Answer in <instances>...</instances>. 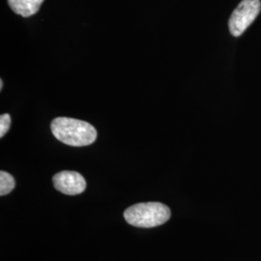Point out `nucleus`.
<instances>
[{
    "instance_id": "0eeeda50",
    "label": "nucleus",
    "mask_w": 261,
    "mask_h": 261,
    "mask_svg": "<svg viewBox=\"0 0 261 261\" xmlns=\"http://www.w3.org/2000/svg\"><path fill=\"white\" fill-rule=\"evenodd\" d=\"M11 126V116L8 113L1 114L0 116V138H3L9 130Z\"/></svg>"
},
{
    "instance_id": "7ed1b4c3",
    "label": "nucleus",
    "mask_w": 261,
    "mask_h": 261,
    "mask_svg": "<svg viewBox=\"0 0 261 261\" xmlns=\"http://www.w3.org/2000/svg\"><path fill=\"white\" fill-rule=\"evenodd\" d=\"M261 10L260 0H243L234 10L229 21V31L234 37H239L247 30Z\"/></svg>"
},
{
    "instance_id": "f03ea898",
    "label": "nucleus",
    "mask_w": 261,
    "mask_h": 261,
    "mask_svg": "<svg viewBox=\"0 0 261 261\" xmlns=\"http://www.w3.org/2000/svg\"><path fill=\"white\" fill-rule=\"evenodd\" d=\"M170 215V209L163 203L145 202L127 208L124 212V218L130 225L150 228L167 223Z\"/></svg>"
},
{
    "instance_id": "39448f33",
    "label": "nucleus",
    "mask_w": 261,
    "mask_h": 261,
    "mask_svg": "<svg viewBox=\"0 0 261 261\" xmlns=\"http://www.w3.org/2000/svg\"><path fill=\"white\" fill-rule=\"evenodd\" d=\"M43 2L44 0H8L12 11L24 18L35 15Z\"/></svg>"
},
{
    "instance_id": "6e6552de",
    "label": "nucleus",
    "mask_w": 261,
    "mask_h": 261,
    "mask_svg": "<svg viewBox=\"0 0 261 261\" xmlns=\"http://www.w3.org/2000/svg\"><path fill=\"white\" fill-rule=\"evenodd\" d=\"M2 88H3V81L0 80V90H2Z\"/></svg>"
},
{
    "instance_id": "423d86ee",
    "label": "nucleus",
    "mask_w": 261,
    "mask_h": 261,
    "mask_svg": "<svg viewBox=\"0 0 261 261\" xmlns=\"http://www.w3.org/2000/svg\"><path fill=\"white\" fill-rule=\"evenodd\" d=\"M15 179L6 171L0 172V195L6 196L15 188Z\"/></svg>"
},
{
    "instance_id": "20e7f679",
    "label": "nucleus",
    "mask_w": 261,
    "mask_h": 261,
    "mask_svg": "<svg viewBox=\"0 0 261 261\" xmlns=\"http://www.w3.org/2000/svg\"><path fill=\"white\" fill-rule=\"evenodd\" d=\"M55 188L58 192L68 196H75L84 193L86 188L85 179L76 171L64 170L56 173L53 178Z\"/></svg>"
},
{
    "instance_id": "f257e3e1",
    "label": "nucleus",
    "mask_w": 261,
    "mask_h": 261,
    "mask_svg": "<svg viewBox=\"0 0 261 261\" xmlns=\"http://www.w3.org/2000/svg\"><path fill=\"white\" fill-rule=\"evenodd\" d=\"M50 129L57 140L70 146H87L97 139V130L91 124L74 118L57 117Z\"/></svg>"
}]
</instances>
